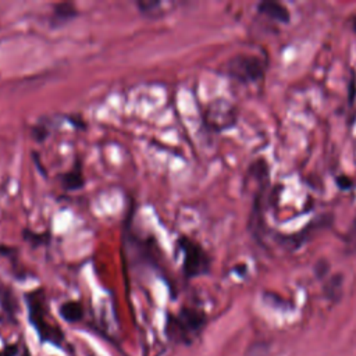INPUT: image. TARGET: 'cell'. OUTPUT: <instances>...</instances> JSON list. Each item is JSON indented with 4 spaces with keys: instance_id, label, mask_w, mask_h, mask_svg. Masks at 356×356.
<instances>
[{
    "instance_id": "cell-16",
    "label": "cell",
    "mask_w": 356,
    "mask_h": 356,
    "mask_svg": "<svg viewBox=\"0 0 356 356\" xmlns=\"http://www.w3.org/2000/svg\"><path fill=\"white\" fill-rule=\"evenodd\" d=\"M337 185H338L341 189L345 191V189L352 188L353 182H352L350 178H348V177H345V175H339V177H337Z\"/></svg>"
},
{
    "instance_id": "cell-6",
    "label": "cell",
    "mask_w": 356,
    "mask_h": 356,
    "mask_svg": "<svg viewBox=\"0 0 356 356\" xmlns=\"http://www.w3.org/2000/svg\"><path fill=\"white\" fill-rule=\"evenodd\" d=\"M331 220H332L331 216L318 217V218L310 221V224L306 225V227L302 229V232H298L296 235H292V236H284V239H285L288 243H291V248H292V249H293V248H299L305 241L309 239V235H310L313 231L330 227Z\"/></svg>"
},
{
    "instance_id": "cell-2",
    "label": "cell",
    "mask_w": 356,
    "mask_h": 356,
    "mask_svg": "<svg viewBox=\"0 0 356 356\" xmlns=\"http://www.w3.org/2000/svg\"><path fill=\"white\" fill-rule=\"evenodd\" d=\"M26 306H28V318L29 323L36 330L39 338L42 342H50L56 346H60L64 341L63 331L54 325L49 324L46 320V302H44V293L42 289H35L25 295Z\"/></svg>"
},
{
    "instance_id": "cell-12",
    "label": "cell",
    "mask_w": 356,
    "mask_h": 356,
    "mask_svg": "<svg viewBox=\"0 0 356 356\" xmlns=\"http://www.w3.org/2000/svg\"><path fill=\"white\" fill-rule=\"evenodd\" d=\"M324 291L330 299L337 300L342 293V277L339 274L331 277V280L325 284Z\"/></svg>"
},
{
    "instance_id": "cell-8",
    "label": "cell",
    "mask_w": 356,
    "mask_h": 356,
    "mask_svg": "<svg viewBox=\"0 0 356 356\" xmlns=\"http://www.w3.org/2000/svg\"><path fill=\"white\" fill-rule=\"evenodd\" d=\"M78 15V10L72 3H58L53 7L51 17H50V25L53 28L63 26L72 21Z\"/></svg>"
},
{
    "instance_id": "cell-10",
    "label": "cell",
    "mask_w": 356,
    "mask_h": 356,
    "mask_svg": "<svg viewBox=\"0 0 356 356\" xmlns=\"http://www.w3.org/2000/svg\"><path fill=\"white\" fill-rule=\"evenodd\" d=\"M61 182H63V186L67 189V191H76L79 188L83 186L85 184V179H83V175H82V171H81V167H75L67 172H64L61 175Z\"/></svg>"
},
{
    "instance_id": "cell-1",
    "label": "cell",
    "mask_w": 356,
    "mask_h": 356,
    "mask_svg": "<svg viewBox=\"0 0 356 356\" xmlns=\"http://www.w3.org/2000/svg\"><path fill=\"white\" fill-rule=\"evenodd\" d=\"M206 314L195 307H182L177 314L168 316L165 324L167 337L179 343H191L204 328Z\"/></svg>"
},
{
    "instance_id": "cell-11",
    "label": "cell",
    "mask_w": 356,
    "mask_h": 356,
    "mask_svg": "<svg viewBox=\"0 0 356 356\" xmlns=\"http://www.w3.org/2000/svg\"><path fill=\"white\" fill-rule=\"evenodd\" d=\"M164 3L159 0H139L136 1V7L139 13L147 18H159L163 14Z\"/></svg>"
},
{
    "instance_id": "cell-7",
    "label": "cell",
    "mask_w": 356,
    "mask_h": 356,
    "mask_svg": "<svg viewBox=\"0 0 356 356\" xmlns=\"http://www.w3.org/2000/svg\"><path fill=\"white\" fill-rule=\"evenodd\" d=\"M257 11L271 19H275L278 22L286 24L291 19V14L285 6H282L278 1L273 0H264L257 4Z\"/></svg>"
},
{
    "instance_id": "cell-5",
    "label": "cell",
    "mask_w": 356,
    "mask_h": 356,
    "mask_svg": "<svg viewBox=\"0 0 356 356\" xmlns=\"http://www.w3.org/2000/svg\"><path fill=\"white\" fill-rule=\"evenodd\" d=\"M204 124L213 131H222L232 127L236 121L235 108L224 99L211 102L203 113Z\"/></svg>"
},
{
    "instance_id": "cell-4",
    "label": "cell",
    "mask_w": 356,
    "mask_h": 356,
    "mask_svg": "<svg viewBox=\"0 0 356 356\" xmlns=\"http://www.w3.org/2000/svg\"><path fill=\"white\" fill-rule=\"evenodd\" d=\"M264 61L252 54H236L225 64L227 75L242 83L256 82L264 75Z\"/></svg>"
},
{
    "instance_id": "cell-9",
    "label": "cell",
    "mask_w": 356,
    "mask_h": 356,
    "mask_svg": "<svg viewBox=\"0 0 356 356\" xmlns=\"http://www.w3.org/2000/svg\"><path fill=\"white\" fill-rule=\"evenodd\" d=\"M60 316L67 323H78L83 317V307L76 300H67L60 306Z\"/></svg>"
},
{
    "instance_id": "cell-17",
    "label": "cell",
    "mask_w": 356,
    "mask_h": 356,
    "mask_svg": "<svg viewBox=\"0 0 356 356\" xmlns=\"http://www.w3.org/2000/svg\"><path fill=\"white\" fill-rule=\"evenodd\" d=\"M17 353H18V345L17 343H11V345H7L0 352V356H15Z\"/></svg>"
},
{
    "instance_id": "cell-3",
    "label": "cell",
    "mask_w": 356,
    "mask_h": 356,
    "mask_svg": "<svg viewBox=\"0 0 356 356\" xmlns=\"http://www.w3.org/2000/svg\"><path fill=\"white\" fill-rule=\"evenodd\" d=\"M177 246L182 252V273L186 278L204 275L210 271L211 259L202 245L184 235L178 238Z\"/></svg>"
},
{
    "instance_id": "cell-18",
    "label": "cell",
    "mask_w": 356,
    "mask_h": 356,
    "mask_svg": "<svg viewBox=\"0 0 356 356\" xmlns=\"http://www.w3.org/2000/svg\"><path fill=\"white\" fill-rule=\"evenodd\" d=\"M350 21H352V22H350V24H352V28H353V31L356 32V15H353Z\"/></svg>"
},
{
    "instance_id": "cell-13",
    "label": "cell",
    "mask_w": 356,
    "mask_h": 356,
    "mask_svg": "<svg viewBox=\"0 0 356 356\" xmlns=\"http://www.w3.org/2000/svg\"><path fill=\"white\" fill-rule=\"evenodd\" d=\"M345 253L355 254L356 253V216L345 235Z\"/></svg>"
},
{
    "instance_id": "cell-15",
    "label": "cell",
    "mask_w": 356,
    "mask_h": 356,
    "mask_svg": "<svg viewBox=\"0 0 356 356\" xmlns=\"http://www.w3.org/2000/svg\"><path fill=\"white\" fill-rule=\"evenodd\" d=\"M355 95H356V76H355V74L352 71V76H350V79L348 82V102H349V104L353 103Z\"/></svg>"
},
{
    "instance_id": "cell-19",
    "label": "cell",
    "mask_w": 356,
    "mask_h": 356,
    "mask_svg": "<svg viewBox=\"0 0 356 356\" xmlns=\"http://www.w3.org/2000/svg\"><path fill=\"white\" fill-rule=\"evenodd\" d=\"M21 356H32V355H31V352H29V349H28V348H25V349H24V352H22V355H21Z\"/></svg>"
},
{
    "instance_id": "cell-14",
    "label": "cell",
    "mask_w": 356,
    "mask_h": 356,
    "mask_svg": "<svg viewBox=\"0 0 356 356\" xmlns=\"http://www.w3.org/2000/svg\"><path fill=\"white\" fill-rule=\"evenodd\" d=\"M24 238L36 246V245L44 243V242L47 241V234H40V232L38 234V232L25 231V234H24Z\"/></svg>"
}]
</instances>
